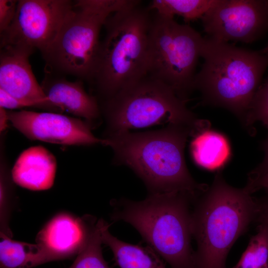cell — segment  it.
I'll list each match as a JSON object with an SVG mask.
<instances>
[{"label":"cell","instance_id":"obj_1","mask_svg":"<svg viewBox=\"0 0 268 268\" xmlns=\"http://www.w3.org/2000/svg\"><path fill=\"white\" fill-rule=\"evenodd\" d=\"M191 128L170 124L162 129L142 132H117L105 135L113 161L132 169L150 193L182 192L196 199L207 189L197 183L186 164L184 149Z\"/></svg>","mask_w":268,"mask_h":268},{"label":"cell","instance_id":"obj_2","mask_svg":"<svg viewBox=\"0 0 268 268\" xmlns=\"http://www.w3.org/2000/svg\"><path fill=\"white\" fill-rule=\"evenodd\" d=\"M251 195L244 188L230 186L218 171L211 186L193 202L195 268H227L231 247L256 221L258 204Z\"/></svg>","mask_w":268,"mask_h":268},{"label":"cell","instance_id":"obj_3","mask_svg":"<svg viewBox=\"0 0 268 268\" xmlns=\"http://www.w3.org/2000/svg\"><path fill=\"white\" fill-rule=\"evenodd\" d=\"M203 64L196 74L194 90L201 104L225 109L246 128L254 95L268 67V53L203 38Z\"/></svg>","mask_w":268,"mask_h":268},{"label":"cell","instance_id":"obj_4","mask_svg":"<svg viewBox=\"0 0 268 268\" xmlns=\"http://www.w3.org/2000/svg\"><path fill=\"white\" fill-rule=\"evenodd\" d=\"M140 3L111 14L104 25L105 36L88 81L99 102L147 75L152 17Z\"/></svg>","mask_w":268,"mask_h":268},{"label":"cell","instance_id":"obj_5","mask_svg":"<svg viewBox=\"0 0 268 268\" xmlns=\"http://www.w3.org/2000/svg\"><path fill=\"white\" fill-rule=\"evenodd\" d=\"M194 199L182 192L150 193L144 200L113 202L112 219L130 223L171 268H195L191 246Z\"/></svg>","mask_w":268,"mask_h":268},{"label":"cell","instance_id":"obj_6","mask_svg":"<svg viewBox=\"0 0 268 268\" xmlns=\"http://www.w3.org/2000/svg\"><path fill=\"white\" fill-rule=\"evenodd\" d=\"M99 104L105 135L166 123L189 127L196 134L209 129L172 88L147 75Z\"/></svg>","mask_w":268,"mask_h":268},{"label":"cell","instance_id":"obj_7","mask_svg":"<svg viewBox=\"0 0 268 268\" xmlns=\"http://www.w3.org/2000/svg\"><path fill=\"white\" fill-rule=\"evenodd\" d=\"M135 0H78L54 42L41 52L47 72L88 81L100 41L112 14L134 5Z\"/></svg>","mask_w":268,"mask_h":268},{"label":"cell","instance_id":"obj_8","mask_svg":"<svg viewBox=\"0 0 268 268\" xmlns=\"http://www.w3.org/2000/svg\"><path fill=\"white\" fill-rule=\"evenodd\" d=\"M155 14L148 33L147 75L169 86L187 102L194 90L203 38L174 17Z\"/></svg>","mask_w":268,"mask_h":268},{"label":"cell","instance_id":"obj_9","mask_svg":"<svg viewBox=\"0 0 268 268\" xmlns=\"http://www.w3.org/2000/svg\"><path fill=\"white\" fill-rule=\"evenodd\" d=\"M74 1L19 0L10 25L0 33V47L19 45L46 49L72 12Z\"/></svg>","mask_w":268,"mask_h":268},{"label":"cell","instance_id":"obj_10","mask_svg":"<svg viewBox=\"0 0 268 268\" xmlns=\"http://www.w3.org/2000/svg\"><path fill=\"white\" fill-rule=\"evenodd\" d=\"M201 19L210 39L250 43L268 33V0H217Z\"/></svg>","mask_w":268,"mask_h":268},{"label":"cell","instance_id":"obj_11","mask_svg":"<svg viewBox=\"0 0 268 268\" xmlns=\"http://www.w3.org/2000/svg\"><path fill=\"white\" fill-rule=\"evenodd\" d=\"M11 125L31 140L64 145L104 144L95 136L92 125L84 120L52 112L7 110Z\"/></svg>","mask_w":268,"mask_h":268},{"label":"cell","instance_id":"obj_12","mask_svg":"<svg viewBox=\"0 0 268 268\" xmlns=\"http://www.w3.org/2000/svg\"><path fill=\"white\" fill-rule=\"evenodd\" d=\"M35 49L19 45L0 47V88L13 97L34 103L37 108L62 113L46 96L29 61Z\"/></svg>","mask_w":268,"mask_h":268},{"label":"cell","instance_id":"obj_13","mask_svg":"<svg viewBox=\"0 0 268 268\" xmlns=\"http://www.w3.org/2000/svg\"><path fill=\"white\" fill-rule=\"evenodd\" d=\"M90 216L79 218L62 213L48 222L36 239L41 250V265L77 255L87 240Z\"/></svg>","mask_w":268,"mask_h":268},{"label":"cell","instance_id":"obj_14","mask_svg":"<svg viewBox=\"0 0 268 268\" xmlns=\"http://www.w3.org/2000/svg\"><path fill=\"white\" fill-rule=\"evenodd\" d=\"M40 85L49 101L63 112L82 118L92 126L100 118L98 100L85 90L81 80L71 81L62 75L46 72Z\"/></svg>","mask_w":268,"mask_h":268},{"label":"cell","instance_id":"obj_15","mask_svg":"<svg viewBox=\"0 0 268 268\" xmlns=\"http://www.w3.org/2000/svg\"><path fill=\"white\" fill-rule=\"evenodd\" d=\"M56 169L54 155L39 145L24 150L11 172L13 181L18 185L30 190L42 191L53 185Z\"/></svg>","mask_w":268,"mask_h":268},{"label":"cell","instance_id":"obj_16","mask_svg":"<svg viewBox=\"0 0 268 268\" xmlns=\"http://www.w3.org/2000/svg\"><path fill=\"white\" fill-rule=\"evenodd\" d=\"M109 227L105 222L101 232L102 243L111 249L120 268H166L163 259L150 247L121 241L109 232Z\"/></svg>","mask_w":268,"mask_h":268},{"label":"cell","instance_id":"obj_17","mask_svg":"<svg viewBox=\"0 0 268 268\" xmlns=\"http://www.w3.org/2000/svg\"><path fill=\"white\" fill-rule=\"evenodd\" d=\"M195 162L208 170L221 167L229 157L230 149L225 137L209 130L195 135L191 145Z\"/></svg>","mask_w":268,"mask_h":268},{"label":"cell","instance_id":"obj_18","mask_svg":"<svg viewBox=\"0 0 268 268\" xmlns=\"http://www.w3.org/2000/svg\"><path fill=\"white\" fill-rule=\"evenodd\" d=\"M38 244L13 240L0 233V268H31L40 265Z\"/></svg>","mask_w":268,"mask_h":268},{"label":"cell","instance_id":"obj_19","mask_svg":"<svg viewBox=\"0 0 268 268\" xmlns=\"http://www.w3.org/2000/svg\"><path fill=\"white\" fill-rule=\"evenodd\" d=\"M217 0H153L148 9L156 13L169 17H182L189 22L201 19Z\"/></svg>","mask_w":268,"mask_h":268},{"label":"cell","instance_id":"obj_20","mask_svg":"<svg viewBox=\"0 0 268 268\" xmlns=\"http://www.w3.org/2000/svg\"><path fill=\"white\" fill-rule=\"evenodd\" d=\"M105 221L91 217L88 237L83 248L68 268H109L105 261L101 245V232Z\"/></svg>","mask_w":268,"mask_h":268},{"label":"cell","instance_id":"obj_21","mask_svg":"<svg viewBox=\"0 0 268 268\" xmlns=\"http://www.w3.org/2000/svg\"><path fill=\"white\" fill-rule=\"evenodd\" d=\"M258 223L257 232L233 268H268V223Z\"/></svg>","mask_w":268,"mask_h":268},{"label":"cell","instance_id":"obj_22","mask_svg":"<svg viewBox=\"0 0 268 268\" xmlns=\"http://www.w3.org/2000/svg\"><path fill=\"white\" fill-rule=\"evenodd\" d=\"M256 122L268 130V77L256 92L248 114L246 128L251 129Z\"/></svg>","mask_w":268,"mask_h":268},{"label":"cell","instance_id":"obj_23","mask_svg":"<svg viewBox=\"0 0 268 268\" xmlns=\"http://www.w3.org/2000/svg\"><path fill=\"white\" fill-rule=\"evenodd\" d=\"M12 181L13 179L9 172L0 173V233L10 237H12V233L9 228L7 219L13 194Z\"/></svg>","mask_w":268,"mask_h":268},{"label":"cell","instance_id":"obj_24","mask_svg":"<svg viewBox=\"0 0 268 268\" xmlns=\"http://www.w3.org/2000/svg\"><path fill=\"white\" fill-rule=\"evenodd\" d=\"M18 0H0V33L12 22L16 12Z\"/></svg>","mask_w":268,"mask_h":268},{"label":"cell","instance_id":"obj_25","mask_svg":"<svg viewBox=\"0 0 268 268\" xmlns=\"http://www.w3.org/2000/svg\"><path fill=\"white\" fill-rule=\"evenodd\" d=\"M245 189L250 194L261 190L268 194V170L257 175H248V182Z\"/></svg>","mask_w":268,"mask_h":268},{"label":"cell","instance_id":"obj_26","mask_svg":"<svg viewBox=\"0 0 268 268\" xmlns=\"http://www.w3.org/2000/svg\"><path fill=\"white\" fill-rule=\"evenodd\" d=\"M0 107L14 110L25 107L36 108L31 102L16 98L0 88Z\"/></svg>","mask_w":268,"mask_h":268},{"label":"cell","instance_id":"obj_27","mask_svg":"<svg viewBox=\"0 0 268 268\" xmlns=\"http://www.w3.org/2000/svg\"><path fill=\"white\" fill-rule=\"evenodd\" d=\"M258 204V212L256 222H265L268 223V194L257 199Z\"/></svg>","mask_w":268,"mask_h":268},{"label":"cell","instance_id":"obj_28","mask_svg":"<svg viewBox=\"0 0 268 268\" xmlns=\"http://www.w3.org/2000/svg\"><path fill=\"white\" fill-rule=\"evenodd\" d=\"M261 147L264 152L263 160L249 175H257L268 170V135L262 142Z\"/></svg>","mask_w":268,"mask_h":268},{"label":"cell","instance_id":"obj_29","mask_svg":"<svg viewBox=\"0 0 268 268\" xmlns=\"http://www.w3.org/2000/svg\"><path fill=\"white\" fill-rule=\"evenodd\" d=\"M9 122L7 110L0 107V133L5 132L8 127Z\"/></svg>","mask_w":268,"mask_h":268},{"label":"cell","instance_id":"obj_30","mask_svg":"<svg viewBox=\"0 0 268 268\" xmlns=\"http://www.w3.org/2000/svg\"><path fill=\"white\" fill-rule=\"evenodd\" d=\"M261 51L264 53H268V43L264 48L261 50Z\"/></svg>","mask_w":268,"mask_h":268}]
</instances>
